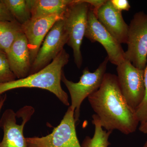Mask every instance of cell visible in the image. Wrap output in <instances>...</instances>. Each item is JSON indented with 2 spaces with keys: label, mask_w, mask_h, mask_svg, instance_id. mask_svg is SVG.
<instances>
[{
  "label": "cell",
  "mask_w": 147,
  "mask_h": 147,
  "mask_svg": "<svg viewBox=\"0 0 147 147\" xmlns=\"http://www.w3.org/2000/svg\"><path fill=\"white\" fill-rule=\"evenodd\" d=\"M88 98L102 128L126 135L136 131L140 123L136 111L127 103L116 75L105 73L100 88Z\"/></svg>",
  "instance_id": "cell-1"
},
{
  "label": "cell",
  "mask_w": 147,
  "mask_h": 147,
  "mask_svg": "<svg viewBox=\"0 0 147 147\" xmlns=\"http://www.w3.org/2000/svg\"><path fill=\"white\" fill-rule=\"evenodd\" d=\"M69 55L63 49L49 65L36 73L23 79L0 84V96L6 92L20 88H38L53 93L64 105L69 106L68 96L61 86L64 67Z\"/></svg>",
  "instance_id": "cell-2"
},
{
  "label": "cell",
  "mask_w": 147,
  "mask_h": 147,
  "mask_svg": "<svg viewBox=\"0 0 147 147\" xmlns=\"http://www.w3.org/2000/svg\"><path fill=\"white\" fill-rule=\"evenodd\" d=\"M90 5L84 0H74L64 15L65 26L69 40L67 44L72 48L75 64L81 68L83 63L81 46L86 30Z\"/></svg>",
  "instance_id": "cell-3"
},
{
  "label": "cell",
  "mask_w": 147,
  "mask_h": 147,
  "mask_svg": "<svg viewBox=\"0 0 147 147\" xmlns=\"http://www.w3.org/2000/svg\"><path fill=\"white\" fill-rule=\"evenodd\" d=\"M109 61L108 57L105 58L98 67L94 72L90 71L88 67L84 69L80 80L74 83L66 78L63 72L61 81L66 86L71 100L70 107L74 111V118L76 122L79 120L80 108L85 98L96 91L102 84L106 73L107 65Z\"/></svg>",
  "instance_id": "cell-4"
},
{
  "label": "cell",
  "mask_w": 147,
  "mask_h": 147,
  "mask_svg": "<svg viewBox=\"0 0 147 147\" xmlns=\"http://www.w3.org/2000/svg\"><path fill=\"white\" fill-rule=\"evenodd\" d=\"M125 57L137 68L144 70L147 63V13L134 14L128 25Z\"/></svg>",
  "instance_id": "cell-5"
},
{
  "label": "cell",
  "mask_w": 147,
  "mask_h": 147,
  "mask_svg": "<svg viewBox=\"0 0 147 147\" xmlns=\"http://www.w3.org/2000/svg\"><path fill=\"white\" fill-rule=\"evenodd\" d=\"M117 71L122 94L129 107L136 111L144 98V70L135 67L125 59L117 66Z\"/></svg>",
  "instance_id": "cell-6"
},
{
  "label": "cell",
  "mask_w": 147,
  "mask_h": 147,
  "mask_svg": "<svg viewBox=\"0 0 147 147\" xmlns=\"http://www.w3.org/2000/svg\"><path fill=\"white\" fill-rule=\"evenodd\" d=\"M74 111L70 106L63 119L45 137L26 138L28 147H82L76 135Z\"/></svg>",
  "instance_id": "cell-7"
},
{
  "label": "cell",
  "mask_w": 147,
  "mask_h": 147,
  "mask_svg": "<svg viewBox=\"0 0 147 147\" xmlns=\"http://www.w3.org/2000/svg\"><path fill=\"white\" fill-rule=\"evenodd\" d=\"M34 111L32 106H26L16 113L11 109L4 112L0 119V127L4 133L0 147H28L24 128Z\"/></svg>",
  "instance_id": "cell-8"
},
{
  "label": "cell",
  "mask_w": 147,
  "mask_h": 147,
  "mask_svg": "<svg viewBox=\"0 0 147 147\" xmlns=\"http://www.w3.org/2000/svg\"><path fill=\"white\" fill-rule=\"evenodd\" d=\"M68 40L64 20L57 21L44 38L32 64L29 75L36 73L49 65L63 50Z\"/></svg>",
  "instance_id": "cell-9"
},
{
  "label": "cell",
  "mask_w": 147,
  "mask_h": 147,
  "mask_svg": "<svg viewBox=\"0 0 147 147\" xmlns=\"http://www.w3.org/2000/svg\"><path fill=\"white\" fill-rule=\"evenodd\" d=\"M85 36L92 42L100 43L107 52L109 61L113 64L118 66L125 59L121 45L100 24L90 6Z\"/></svg>",
  "instance_id": "cell-10"
},
{
  "label": "cell",
  "mask_w": 147,
  "mask_h": 147,
  "mask_svg": "<svg viewBox=\"0 0 147 147\" xmlns=\"http://www.w3.org/2000/svg\"><path fill=\"white\" fill-rule=\"evenodd\" d=\"M64 15L55 14L31 19L22 25V32L28 40L32 65L47 34L57 21L64 19Z\"/></svg>",
  "instance_id": "cell-11"
},
{
  "label": "cell",
  "mask_w": 147,
  "mask_h": 147,
  "mask_svg": "<svg viewBox=\"0 0 147 147\" xmlns=\"http://www.w3.org/2000/svg\"><path fill=\"white\" fill-rule=\"evenodd\" d=\"M94 13L100 24L120 44H126L128 25L124 20L121 11L115 8L110 0H106Z\"/></svg>",
  "instance_id": "cell-12"
},
{
  "label": "cell",
  "mask_w": 147,
  "mask_h": 147,
  "mask_svg": "<svg viewBox=\"0 0 147 147\" xmlns=\"http://www.w3.org/2000/svg\"><path fill=\"white\" fill-rule=\"evenodd\" d=\"M6 54L11 69L16 78L23 79L28 76L32 64L28 40L23 32L16 38Z\"/></svg>",
  "instance_id": "cell-13"
},
{
  "label": "cell",
  "mask_w": 147,
  "mask_h": 147,
  "mask_svg": "<svg viewBox=\"0 0 147 147\" xmlns=\"http://www.w3.org/2000/svg\"><path fill=\"white\" fill-rule=\"evenodd\" d=\"M74 0H32L31 19L55 15H65Z\"/></svg>",
  "instance_id": "cell-14"
},
{
  "label": "cell",
  "mask_w": 147,
  "mask_h": 147,
  "mask_svg": "<svg viewBox=\"0 0 147 147\" xmlns=\"http://www.w3.org/2000/svg\"><path fill=\"white\" fill-rule=\"evenodd\" d=\"M22 32V25L16 21H0V50L7 53Z\"/></svg>",
  "instance_id": "cell-15"
},
{
  "label": "cell",
  "mask_w": 147,
  "mask_h": 147,
  "mask_svg": "<svg viewBox=\"0 0 147 147\" xmlns=\"http://www.w3.org/2000/svg\"><path fill=\"white\" fill-rule=\"evenodd\" d=\"M13 18L21 25L32 18V0H2Z\"/></svg>",
  "instance_id": "cell-16"
},
{
  "label": "cell",
  "mask_w": 147,
  "mask_h": 147,
  "mask_svg": "<svg viewBox=\"0 0 147 147\" xmlns=\"http://www.w3.org/2000/svg\"><path fill=\"white\" fill-rule=\"evenodd\" d=\"M92 123L94 126V132L92 138L87 136L84 139L82 147H108L111 144L109 141L113 131L103 130L97 116H92Z\"/></svg>",
  "instance_id": "cell-17"
},
{
  "label": "cell",
  "mask_w": 147,
  "mask_h": 147,
  "mask_svg": "<svg viewBox=\"0 0 147 147\" xmlns=\"http://www.w3.org/2000/svg\"><path fill=\"white\" fill-rule=\"evenodd\" d=\"M16 79L11 69L6 53L0 50V84L12 82Z\"/></svg>",
  "instance_id": "cell-18"
},
{
  "label": "cell",
  "mask_w": 147,
  "mask_h": 147,
  "mask_svg": "<svg viewBox=\"0 0 147 147\" xmlns=\"http://www.w3.org/2000/svg\"><path fill=\"white\" fill-rule=\"evenodd\" d=\"M144 70L145 88L144 98L141 105L136 110V115L140 124L145 123L147 121V63Z\"/></svg>",
  "instance_id": "cell-19"
},
{
  "label": "cell",
  "mask_w": 147,
  "mask_h": 147,
  "mask_svg": "<svg viewBox=\"0 0 147 147\" xmlns=\"http://www.w3.org/2000/svg\"><path fill=\"white\" fill-rule=\"evenodd\" d=\"M16 21L6 6L0 0V21Z\"/></svg>",
  "instance_id": "cell-20"
},
{
  "label": "cell",
  "mask_w": 147,
  "mask_h": 147,
  "mask_svg": "<svg viewBox=\"0 0 147 147\" xmlns=\"http://www.w3.org/2000/svg\"><path fill=\"white\" fill-rule=\"evenodd\" d=\"M110 1L115 8L119 11H129L131 7L127 0H110Z\"/></svg>",
  "instance_id": "cell-21"
},
{
  "label": "cell",
  "mask_w": 147,
  "mask_h": 147,
  "mask_svg": "<svg viewBox=\"0 0 147 147\" xmlns=\"http://www.w3.org/2000/svg\"><path fill=\"white\" fill-rule=\"evenodd\" d=\"M84 1L90 5L94 12L95 13L99 8L105 3L106 0H84Z\"/></svg>",
  "instance_id": "cell-22"
},
{
  "label": "cell",
  "mask_w": 147,
  "mask_h": 147,
  "mask_svg": "<svg viewBox=\"0 0 147 147\" xmlns=\"http://www.w3.org/2000/svg\"><path fill=\"white\" fill-rule=\"evenodd\" d=\"M139 129L142 133L147 134V121L145 123L140 124Z\"/></svg>",
  "instance_id": "cell-23"
},
{
  "label": "cell",
  "mask_w": 147,
  "mask_h": 147,
  "mask_svg": "<svg viewBox=\"0 0 147 147\" xmlns=\"http://www.w3.org/2000/svg\"><path fill=\"white\" fill-rule=\"evenodd\" d=\"M7 98V95L5 94L3 96L0 102V113H1V110L3 106L4 102H5Z\"/></svg>",
  "instance_id": "cell-24"
},
{
  "label": "cell",
  "mask_w": 147,
  "mask_h": 147,
  "mask_svg": "<svg viewBox=\"0 0 147 147\" xmlns=\"http://www.w3.org/2000/svg\"><path fill=\"white\" fill-rule=\"evenodd\" d=\"M143 147H147V141L144 144L143 146Z\"/></svg>",
  "instance_id": "cell-25"
},
{
  "label": "cell",
  "mask_w": 147,
  "mask_h": 147,
  "mask_svg": "<svg viewBox=\"0 0 147 147\" xmlns=\"http://www.w3.org/2000/svg\"><path fill=\"white\" fill-rule=\"evenodd\" d=\"M3 96H0V102H1V100Z\"/></svg>",
  "instance_id": "cell-26"
}]
</instances>
